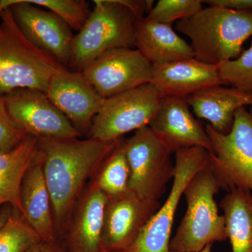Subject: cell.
I'll return each instance as SVG.
<instances>
[{
	"label": "cell",
	"mask_w": 252,
	"mask_h": 252,
	"mask_svg": "<svg viewBox=\"0 0 252 252\" xmlns=\"http://www.w3.org/2000/svg\"><path fill=\"white\" fill-rule=\"evenodd\" d=\"M217 67L223 84L252 93V43L238 58L221 63Z\"/></svg>",
	"instance_id": "cell-25"
},
{
	"label": "cell",
	"mask_w": 252,
	"mask_h": 252,
	"mask_svg": "<svg viewBox=\"0 0 252 252\" xmlns=\"http://www.w3.org/2000/svg\"><path fill=\"white\" fill-rule=\"evenodd\" d=\"M13 207L11 205H6L0 210V228L6 223L12 212Z\"/></svg>",
	"instance_id": "cell-31"
},
{
	"label": "cell",
	"mask_w": 252,
	"mask_h": 252,
	"mask_svg": "<svg viewBox=\"0 0 252 252\" xmlns=\"http://www.w3.org/2000/svg\"><path fill=\"white\" fill-rule=\"evenodd\" d=\"M84 26L74 36L69 67L81 72L104 53L135 46L137 18L119 0H94Z\"/></svg>",
	"instance_id": "cell-5"
},
{
	"label": "cell",
	"mask_w": 252,
	"mask_h": 252,
	"mask_svg": "<svg viewBox=\"0 0 252 252\" xmlns=\"http://www.w3.org/2000/svg\"><path fill=\"white\" fill-rule=\"evenodd\" d=\"M66 69L28 40L9 7L0 9V94L19 89L45 92L51 78Z\"/></svg>",
	"instance_id": "cell-3"
},
{
	"label": "cell",
	"mask_w": 252,
	"mask_h": 252,
	"mask_svg": "<svg viewBox=\"0 0 252 252\" xmlns=\"http://www.w3.org/2000/svg\"><path fill=\"white\" fill-rule=\"evenodd\" d=\"M135 46L154 66L195 58L190 44L176 33L172 25L146 16L136 21Z\"/></svg>",
	"instance_id": "cell-19"
},
{
	"label": "cell",
	"mask_w": 252,
	"mask_h": 252,
	"mask_svg": "<svg viewBox=\"0 0 252 252\" xmlns=\"http://www.w3.org/2000/svg\"><path fill=\"white\" fill-rule=\"evenodd\" d=\"M31 4L57 15L72 30L79 32L84 26L91 10L84 0H27Z\"/></svg>",
	"instance_id": "cell-26"
},
{
	"label": "cell",
	"mask_w": 252,
	"mask_h": 252,
	"mask_svg": "<svg viewBox=\"0 0 252 252\" xmlns=\"http://www.w3.org/2000/svg\"><path fill=\"white\" fill-rule=\"evenodd\" d=\"M129 177L130 170L124 149V140L120 138L116 148L91 182L109 200L119 198L129 191Z\"/></svg>",
	"instance_id": "cell-23"
},
{
	"label": "cell",
	"mask_w": 252,
	"mask_h": 252,
	"mask_svg": "<svg viewBox=\"0 0 252 252\" xmlns=\"http://www.w3.org/2000/svg\"><path fill=\"white\" fill-rule=\"evenodd\" d=\"M212 245H208L206 248L200 252H211Z\"/></svg>",
	"instance_id": "cell-32"
},
{
	"label": "cell",
	"mask_w": 252,
	"mask_h": 252,
	"mask_svg": "<svg viewBox=\"0 0 252 252\" xmlns=\"http://www.w3.org/2000/svg\"><path fill=\"white\" fill-rule=\"evenodd\" d=\"M151 84L161 97H187L208 88L223 85L217 65L193 59L154 66Z\"/></svg>",
	"instance_id": "cell-17"
},
{
	"label": "cell",
	"mask_w": 252,
	"mask_h": 252,
	"mask_svg": "<svg viewBox=\"0 0 252 252\" xmlns=\"http://www.w3.org/2000/svg\"><path fill=\"white\" fill-rule=\"evenodd\" d=\"M201 0H159L146 17L156 22L172 25L193 16L203 9Z\"/></svg>",
	"instance_id": "cell-27"
},
{
	"label": "cell",
	"mask_w": 252,
	"mask_h": 252,
	"mask_svg": "<svg viewBox=\"0 0 252 252\" xmlns=\"http://www.w3.org/2000/svg\"><path fill=\"white\" fill-rule=\"evenodd\" d=\"M160 206L159 201L142 200L130 190L119 198L109 199L104 210V252L127 250Z\"/></svg>",
	"instance_id": "cell-13"
},
{
	"label": "cell",
	"mask_w": 252,
	"mask_h": 252,
	"mask_svg": "<svg viewBox=\"0 0 252 252\" xmlns=\"http://www.w3.org/2000/svg\"><path fill=\"white\" fill-rule=\"evenodd\" d=\"M124 149L130 170L129 190L142 200L158 201L175 175L173 150L149 126L124 140Z\"/></svg>",
	"instance_id": "cell-6"
},
{
	"label": "cell",
	"mask_w": 252,
	"mask_h": 252,
	"mask_svg": "<svg viewBox=\"0 0 252 252\" xmlns=\"http://www.w3.org/2000/svg\"><path fill=\"white\" fill-rule=\"evenodd\" d=\"M45 94L55 107L79 131H89L104 99L82 73L69 69L51 78Z\"/></svg>",
	"instance_id": "cell-14"
},
{
	"label": "cell",
	"mask_w": 252,
	"mask_h": 252,
	"mask_svg": "<svg viewBox=\"0 0 252 252\" xmlns=\"http://www.w3.org/2000/svg\"><path fill=\"white\" fill-rule=\"evenodd\" d=\"M176 29L190 39L195 59L217 66L243 53L252 36V11L209 6L179 21Z\"/></svg>",
	"instance_id": "cell-2"
},
{
	"label": "cell",
	"mask_w": 252,
	"mask_h": 252,
	"mask_svg": "<svg viewBox=\"0 0 252 252\" xmlns=\"http://www.w3.org/2000/svg\"><path fill=\"white\" fill-rule=\"evenodd\" d=\"M37 139L44 158L43 170L56 233L64 234L86 182L98 171L120 139L108 142L90 137Z\"/></svg>",
	"instance_id": "cell-1"
},
{
	"label": "cell",
	"mask_w": 252,
	"mask_h": 252,
	"mask_svg": "<svg viewBox=\"0 0 252 252\" xmlns=\"http://www.w3.org/2000/svg\"><path fill=\"white\" fill-rule=\"evenodd\" d=\"M187 101L198 119L208 121L215 130L225 135L231 130L236 111L252 106V93L216 86L189 96Z\"/></svg>",
	"instance_id": "cell-20"
},
{
	"label": "cell",
	"mask_w": 252,
	"mask_h": 252,
	"mask_svg": "<svg viewBox=\"0 0 252 252\" xmlns=\"http://www.w3.org/2000/svg\"><path fill=\"white\" fill-rule=\"evenodd\" d=\"M29 135L10 116L4 95L0 94V150L4 152L12 150Z\"/></svg>",
	"instance_id": "cell-28"
},
{
	"label": "cell",
	"mask_w": 252,
	"mask_h": 252,
	"mask_svg": "<svg viewBox=\"0 0 252 252\" xmlns=\"http://www.w3.org/2000/svg\"><path fill=\"white\" fill-rule=\"evenodd\" d=\"M149 127L173 150L201 147L211 151L205 127L190 112L187 98L162 97Z\"/></svg>",
	"instance_id": "cell-15"
},
{
	"label": "cell",
	"mask_w": 252,
	"mask_h": 252,
	"mask_svg": "<svg viewBox=\"0 0 252 252\" xmlns=\"http://www.w3.org/2000/svg\"><path fill=\"white\" fill-rule=\"evenodd\" d=\"M210 165L195 174L185 188L187 212L171 239L170 252H200L228 239L225 219L215 199L222 187Z\"/></svg>",
	"instance_id": "cell-4"
},
{
	"label": "cell",
	"mask_w": 252,
	"mask_h": 252,
	"mask_svg": "<svg viewBox=\"0 0 252 252\" xmlns=\"http://www.w3.org/2000/svg\"><path fill=\"white\" fill-rule=\"evenodd\" d=\"M108 198L90 182L79 199L64 232L68 252H104V215Z\"/></svg>",
	"instance_id": "cell-16"
},
{
	"label": "cell",
	"mask_w": 252,
	"mask_h": 252,
	"mask_svg": "<svg viewBox=\"0 0 252 252\" xmlns=\"http://www.w3.org/2000/svg\"><path fill=\"white\" fill-rule=\"evenodd\" d=\"M10 116L36 138H80L81 132L56 108L44 91L16 89L4 94Z\"/></svg>",
	"instance_id": "cell-11"
},
{
	"label": "cell",
	"mask_w": 252,
	"mask_h": 252,
	"mask_svg": "<svg viewBox=\"0 0 252 252\" xmlns=\"http://www.w3.org/2000/svg\"><path fill=\"white\" fill-rule=\"evenodd\" d=\"M40 153L28 169L21 185L22 215L43 242L57 240L51 196L44 178Z\"/></svg>",
	"instance_id": "cell-18"
},
{
	"label": "cell",
	"mask_w": 252,
	"mask_h": 252,
	"mask_svg": "<svg viewBox=\"0 0 252 252\" xmlns=\"http://www.w3.org/2000/svg\"><path fill=\"white\" fill-rule=\"evenodd\" d=\"M41 241L21 212L13 208L9 218L0 228V252H27Z\"/></svg>",
	"instance_id": "cell-24"
},
{
	"label": "cell",
	"mask_w": 252,
	"mask_h": 252,
	"mask_svg": "<svg viewBox=\"0 0 252 252\" xmlns=\"http://www.w3.org/2000/svg\"><path fill=\"white\" fill-rule=\"evenodd\" d=\"M39 153V141L32 135L12 150H0V210L11 205L22 215L20 193L23 177Z\"/></svg>",
	"instance_id": "cell-21"
},
{
	"label": "cell",
	"mask_w": 252,
	"mask_h": 252,
	"mask_svg": "<svg viewBox=\"0 0 252 252\" xmlns=\"http://www.w3.org/2000/svg\"><path fill=\"white\" fill-rule=\"evenodd\" d=\"M154 67L137 49L110 50L83 69V75L103 99L150 84Z\"/></svg>",
	"instance_id": "cell-10"
},
{
	"label": "cell",
	"mask_w": 252,
	"mask_h": 252,
	"mask_svg": "<svg viewBox=\"0 0 252 252\" xmlns=\"http://www.w3.org/2000/svg\"><path fill=\"white\" fill-rule=\"evenodd\" d=\"M63 247L58 240L54 242L41 241L32 247L27 252H63Z\"/></svg>",
	"instance_id": "cell-30"
},
{
	"label": "cell",
	"mask_w": 252,
	"mask_h": 252,
	"mask_svg": "<svg viewBox=\"0 0 252 252\" xmlns=\"http://www.w3.org/2000/svg\"><path fill=\"white\" fill-rule=\"evenodd\" d=\"M161 96L152 84L103 99L89 129L90 138L108 142L149 125Z\"/></svg>",
	"instance_id": "cell-9"
},
{
	"label": "cell",
	"mask_w": 252,
	"mask_h": 252,
	"mask_svg": "<svg viewBox=\"0 0 252 252\" xmlns=\"http://www.w3.org/2000/svg\"><path fill=\"white\" fill-rule=\"evenodd\" d=\"M175 154V175L168 196L135 242L123 252H170L172 225L185 188L211 160L210 152L201 147L179 149Z\"/></svg>",
	"instance_id": "cell-7"
},
{
	"label": "cell",
	"mask_w": 252,
	"mask_h": 252,
	"mask_svg": "<svg viewBox=\"0 0 252 252\" xmlns=\"http://www.w3.org/2000/svg\"><path fill=\"white\" fill-rule=\"evenodd\" d=\"M210 142V167L222 189H243L252 194V114L245 107L235 114L234 123L228 134L205 126Z\"/></svg>",
	"instance_id": "cell-8"
},
{
	"label": "cell",
	"mask_w": 252,
	"mask_h": 252,
	"mask_svg": "<svg viewBox=\"0 0 252 252\" xmlns=\"http://www.w3.org/2000/svg\"><path fill=\"white\" fill-rule=\"evenodd\" d=\"M228 239L233 252H252V194L243 189H232L222 199Z\"/></svg>",
	"instance_id": "cell-22"
},
{
	"label": "cell",
	"mask_w": 252,
	"mask_h": 252,
	"mask_svg": "<svg viewBox=\"0 0 252 252\" xmlns=\"http://www.w3.org/2000/svg\"><path fill=\"white\" fill-rule=\"evenodd\" d=\"M9 7L20 31L36 47L69 67L74 36L69 26L49 10L27 0H0V9Z\"/></svg>",
	"instance_id": "cell-12"
},
{
	"label": "cell",
	"mask_w": 252,
	"mask_h": 252,
	"mask_svg": "<svg viewBox=\"0 0 252 252\" xmlns=\"http://www.w3.org/2000/svg\"><path fill=\"white\" fill-rule=\"evenodd\" d=\"M209 6H218L234 11H252V0H207Z\"/></svg>",
	"instance_id": "cell-29"
}]
</instances>
